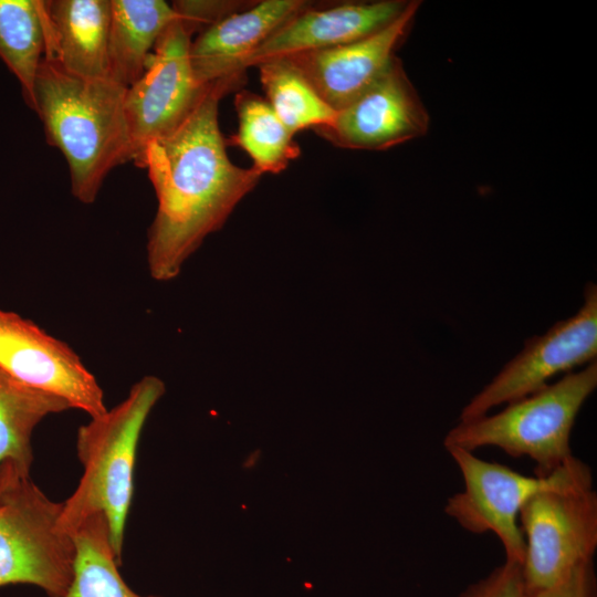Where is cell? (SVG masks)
I'll return each instance as SVG.
<instances>
[{"mask_svg":"<svg viewBox=\"0 0 597 597\" xmlns=\"http://www.w3.org/2000/svg\"><path fill=\"white\" fill-rule=\"evenodd\" d=\"M71 537L73 576L62 597H140L118 572L121 561L111 544L107 520L102 513L86 519Z\"/></svg>","mask_w":597,"mask_h":597,"instance_id":"cell-19","label":"cell"},{"mask_svg":"<svg viewBox=\"0 0 597 597\" xmlns=\"http://www.w3.org/2000/svg\"><path fill=\"white\" fill-rule=\"evenodd\" d=\"M70 408L63 398L30 387L0 369V484L30 478L34 428L46 416Z\"/></svg>","mask_w":597,"mask_h":597,"instance_id":"cell-17","label":"cell"},{"mask_svg":"<svg viewBox=\"0 0 597 597\" xmlns=\"http://www.w3.org/2000/svg\"><path fill=\"white\" fill-rule=\"evenodd\" d=\"M308 0H263L234 12L191 40L189 57L201 87L244 75L241 62L277 29L313 7Z\"/></svg>","mask_w":597,"mask_h":597,"instance_id":"cell-14","label":"cell"},{"mask_svg":"<svg viewBox=\"0 0 597 597\" xmlns=\"http://www.w3.org/2000/svg\"><path fill=\"white\" fill-rule=\"evenodd\" d=\"M521 564L526 594L551 587L597 549V493L593 483L544 490L522 507Z\"/></svg>","mask_w":597,"mask_h":597,"instance_id":"cell-7","label":"cell"},{"mask_svg":"<svg viewBox=\"0 0 597 597\" xmlns=\"http://www.w3.org/2000/svg\"><path fill=\"white\" fill-rule=\"evenodd\" d=\"M459 597H527L521 564L505 559L486 577L469 585Z\"/></svg>","mask_w":597,"mask_h":597,"instance_id":"cell-23","label":"cell"},{"mask_svg":"<svg viewBox=\"0 0 597 597\" xmlns=\"http://www.w3.org/2000/svg\"><path fill=\"white\" fill-rule=\"evenodd\" d=\"M191 38L175 17L158 38L140 78L126 90L124 108L135 164L150 143L184 123L206 92L191 69Z\"/></svg>","mask_w":597,"mask_h":597,"instance_id":"cell-9","label":"cell"},{"mask_svg":"<svg viewBox=\"0 0 597 597\" xmlns=\"http://www.w3.org/2000/svg\"><path fill=\"white\" fill-rule=\"evenodd\" d=\"M164 394L160 378L145 376L132 386L123 401L77 430L76 452L83 474L75 491L62 503L59 525L71 536L86 519L102 513L119 561L138 441L151 409Z\"/></svg>","mask_w":597,"mask_h":597,"instance_id":"cell-3","label":"cell"},{"mask_svg":"<svg viewBox=\"0 0 597 597\" xmlns=\"http://www.w3.org/2000/svg\"><path fill=\"white\" fill-rule=\"evenodd\" d=\"M244 80L234 76L206 86L184 123L150 143L136 163L147 169L158 201L146 243L148 270L156 281L175 279L262 176L252 166L242 168L230 160L219 126L221 98Z\"/></svg>","mask_w":597,"mask_h":597,"instance_id":"cell-1","label":"cell"},{"mask_svg":"<svg viewBox=\"0 0 597 597\" xmlns=\"http://www.w3.org/2000/svg\"><path fill=\"white\" fill-rule=\"evenodd\" d=\"M597 387V360L505 405L493 415L459 421L443 439L448 448L474 452L495 447L527 457L535 474H548L574 457L570 433L579 410Z\"/></svg>","mask_w":597,"mask_h":597,"instance_id":"cell-4","label":"cell"},{"mask_svg":"<svg viewBox=\"0 0 597 597\" xmlns=\"http://www.w3.org/2000/svg\"><path fill=\"white\" fill-rule=\"evenodd\" d=\"M596 356L597 286L588 282L580 308L543 335L528 338L523 349L463 407L459 421L488 415L498 406L533 394L556 375L586 366Z\"/></svg>","mask_w":597,"mask_h":597,"instance_id":"cell-8","label":"cell"},{"mask_svg":"<svg viewBox=\"0 0 597 597\" xmlns=\"http://www.w3.org/2000/svg\"><path fill=\"white\" fill-rule=\"evenodd\" d=\"M251 4L247 1L230 0H178L174 1L171 7L177 19L192 36V34H200L228 15Z\"/></svg>","mask_w":597,"mask_h":597,"instance_id":"cell-22","label":"cell"},{"mask_svg":"<svg viewBox=\"0 0 597 597\" xmlns=\"http://www.w3.org/2000/svg\"><path fill=\"white\" fill-rule=\"evenodd\" d=\"M406 0L343 2L313 7L277 29L242 62L251 66L279 57L326 50L369 36L397 20L409 7Z\"/></svg>","mask_w":597,"mask_h":597,"instance_id":"cell-13","label":"cell"},{"mask_svg":"<svg viewBox=\"0 0 597 597\" xmlns=\"http://www.w3.org/2000/svg\"><path fill=\"white\" fill-rule=\"evenodd\" d=\"M446 450L462 475L464 489L447 500L444 513L470 533L496 535L505 559L520 564L525 553L519 525L524 504L544 490L594 482L590 467L576 457L548 474L525 475L472 451Z\"/></svg>","mask_w":597,"mask_h":597,"instance_id":"cell-5","label":"cell"},{"mask_svg":"<svg viewBox=\"0 0 597 597\" xmlns=\"http://www.w3.org/2000/svg\"><path fill=\"white\" fill-rule=\"evenodd\" d=\"M527 597H597L594 561L577 566L557 584L528 594Z\"/></svg>","mask_w":597,"mask_h":597,"instance_id":"cell-24","label":"cell"},{"mask_svg":"<svg viewBox=\"0 0 597 597\" xmlns=\"http://www.w3.org/2000/svg\"><path fill=\"white\" fill-rule=\"evenodd\" d=\"M175 17L171 4L163 0H111L107 77L125 88L137 82Z\"/></svg>","mask_w":597,"mask_h":597,"instance_id":"cell-16","label":"cell"},{"mask_svg":"<svg viewBox=\"0 0 597 597\" xmlns=\"http://www.w3.org/2000/svg\"><path fill=\"white\" fill-rule=\"evenodd\" d=\"M0 492H1V486H0Z\"/></svg>","mask_w":597,"mask_h":597,"instance_id":"cell-25","label":"cell"},{"mask_svg":"<svg viewBox=\"0 0 597 597\" xmlns=\"http://www.w3.org/2000/svg\"><path fill=\"white\" fill-rule=\"evenodd\" d=\"M256 67L265 100L293 135L327 124L335 116L336 112L316 94L287 59L269 60Z\"/></svg>","mask_w":597,"mask_h":597,"instance_id":"cell-21","label":"cell"},{"mask_svg":"<svg viewBox=\"0 0 597 597\" xmlns=\"http://www.w3.org/2000/svg\"><path fill=\"white\" fill-rule=\"evenodd\" d=\"M125 87L108 77L85 78L43 57L34 81V111L46 142L64 156L73 196L93 203L106 176L133 161Z\"/></svg>","mask_w":597,"mask_h":597,"instance_id":"cell-2","label":"cell"},{"mask_svg":"<svg viewBox=\"0 0 597 597\" xmlns=\"http://www.w3.org/2000/svg\"><path fill=\"white\" fill-rule=\"evenodd\" d=\"M0 587L29 584L62 597L73 576L74 545L60 528L62 503L31 478L0 484Z\"/></svg>","mask_w":597,"mask_h":597,"instance_id":"cell-6","label":"cell"},{"mask_svg":"<svg viewBox=\"0 0 597 597\" xmlns=\"http://www.w3.org/2000/svg\"><path fill=\"white\" fill-rule=\"evenodd\" d=\"M428 127L427 109L396 57L375 84L313 130L336 147L386 150L426 135Z\"/></svg>","mask_w":597,"mask_h":597,"instance_id":"cell-11","label":"cell"},{"mask_svg":"<svg viewBox=\"0 0 597 597\" xmlns=\"http://www.w3.org/2000/svg\"><path fill=\"white\" fill-rule=\"evenodd\" d=\"M0 369L30 387L63 398L91 418L107 411L95 376L66 343L1 308Z\"/></svg>","mask_w":597,"mask_h":597,"instance_id":"cell-10","label":"cell"},{"mask_svg":"<svg viewBox=\"0 0 597 597\" xmlns=\"http://www.w3.org/2000/svg\"><path fill=\"white\" fill-rule=\"evenodd\" d=\"M44 9L49 24L44 56L71 74L107 77L111 0H49Z\"/></svg>","mask_w":597,"mask_h":597,"instance_id":"cell-15","label":"cell"},{"mask_svg":"<svg viewBox=\"0 0 597 597\" xmlns=\"http://www.w3.org/2000/svg\"><path fill=\"white\" fill-rule=\"evenodd\" d=\"M150 597H154V596H150Z\"/></svg>","mask_w":597,"mask_h":597,"instance_id":"cell-26","label":"cell"},{"mask_svg":"<svg viewBox=\"0 0 597 597\" xmlns=\"http://www.w3.org/2000/svg\"><path fill=\"white\" fill-rule=\"evenodd\" d=\"M234 106L239 129L230 142L249 154L252 167L261 175L280 174L291 160L300 156L294 135L266 100L250 91H240L235 94Z\"/></svg>","mask_w":597,"mask_h":597,"instance_id":"cell-20","label":"cell"},{"mask_svg":"<svg viewBox=\"0 0 597 597\" xmlns=\"http://www.w3.org/2000/svg\"><path fill=\"white\" fill-rule=\"evenodd\" d=\"M420 3L410 1L397 20L369 36L285 59L304 76L316 94L338 112L366 92L390 67Z\"/></svg>","mask_w":597,"mask_h":597,"instance_id":"cell-12","label":"cell"},{"mask_svg":"<svg viewBox=\"0 0 597 597\" xmlns=\"http://www.w3.org/2000/svg\"><path fill=\"white\" fill-rule=\"evenodd\" d=\"M49 24L43 0H0V59L18 78L32 108L34 81L46 53Z\"/></svg>","mask_w":597,"mask_h":597,"instance_id":"cell-18","label":"cell"}]
</instances>
